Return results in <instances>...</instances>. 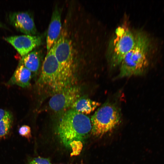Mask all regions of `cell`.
<instances>
[{"label":"cell","instance_id":"cell-4","mask_svg":"<svg viewBox=\"0 0 164 164\" xmlns=\"http://www.w3.org/2000/svg\"><path fill=\"white\" fill-rule=\"evenodd\" d=\"M39 83L55 93L67 87L54 53V44L47 52L42 64Z\"/></svg>","mask_w":164,"mask_h":164},{"label":"cell","instance_id":"cell-1","mask_svg":"<svg viewBox=\"0 0 164 164\" xmlns=\"http://www.w3.org/2000/svg\"><path fill=\"white\" fill-rule=\"evenodd\" d=\"M91 129L90 118L71 108L60 118L56 132L61 143L70 151L71 155L76 156L80 153L84 142Z\"/></svg>","mask_w":164,"mask_h":164},{"label":"cell","instance_id":"cell-8","mask_svg":"<svg viewBox=\"0 0 164 164\" xmlns=\"http://www.w3.org/2000/svg\"><path fill=\"white\" fill-rule=\"evenodd\" d=\"M10 23L18 30L26 34L36 36L37 31L31 15L27 12H16L9 14Z\"/></svg>","mask_w":164,"mask_h":164},{"label":"cell","instance_id":"cell-2","mask_svg":"<svg viewBox=\"0 0 164 164\" xmlns=\"http://www.w3.org/2000/svg\"><path fill=\"white\" fill-rule=\"evenodd\" d=\"M135 37L133 48L125 56L120 64L119 78L141 75L148 66L150 47L149 39L142 32L138 33Z\"/></svg>","mask_w":164,"mask_h":164},{"label":"cell","instance_id":"cell-13","mask_svg":"<svg viewBox=\"0 0 164 164\" xmlns=\"http://www.w3.org/2000/svg\"><path fill=\"white\" fill-rule=\"evenodd\" d=\"M19 63L23 65L32 73L36 74L40 67L39 53L36 51L30 52L22 57Z\"/></svg>","mask_w":164,"mask_h":164},{"label":"cell","instance_id":"cell-9","mask_svg":"<svg viewBox=\"0 0 164 164\" xmlns=\"http://www.w3.org/2000/svg\"><path fill=\"white\" fill-rule=\"evenodd\" d=\"M4 39L11 44L22 56L31 52L41 43V37L36 35L14 36L5 37Z\"/></svg>","mask_w":164,"mask_h":164},{"label":"cell","instance_id":"cell-18","mask_svg":"<svg viewBox=\"0 0 164 164\" xmlns=\"http://www.w3.org/2000/svg\"><path fill=\"white\" fill-rule=\"evenodd\" d=\"M2 26V25L1 24L0 22V26Z\"/></svg>","mask_w":164,"mask_h":164},{"label":"cell","instance_id":"cell-10","mask_svg":"<svg viewBox=\"0 0 164 164\" xmlns=\"http://www.w3.org/2000/svg\"><path fill=\"white\" fill-rule=\"evenodd\" d=\"M61 10L55 7L52 14L46 38L47 52L57 41L61 32Z\"/></svg>","mask_w":164,"mask_h":164},{"label":"cell","instance_id":"cell-16","mask_svg":"<svg viewBox=\"0 0 164 164\" xmlns=\"http://www.w3.org/2000/svg\"><path fill=\"white\" fill-rule=\"evenodd\" d=\"M28 164H51L47 159L38 157L33 159Z\"/></svg>","mask_w":164,"mask_h":164},{"label":"cell","instance_id":"cell-12","mask_svg":"<svg viewBox=\"0 0 164 164\" xmlns=\"http://www.w3.org/2000/svg\"><path fill=\"white\" fill-rule=\"evenodd\" d=\"M100 105V103L85 96L79 97L72 104L71 108L82 114H89Z\"/></svg>","mask_w":164,"mask_h":164},{"label":"cell","instance_id":"cell-3","mask_svg":"<svg viewBox=\"0 0 164 164\" xmlns=\"http://www.w3.org/2000/svg\"><path fill=\"white\" fill-rule=\"evenodd\" d=\"M121 117L120 110L116 104L109 102L104 104L91 117L92 134L97 137L102 136L116 126Z\"/></svg>","mask_w":164,"mask_h":164},{"label":"cell","instance_id":"cell-11","mask_svg":"<svg viewBox=\"0 0 164 164\" xmlns=\"http://www.w3.org/2000/svg\"><path fill=\"white\" fill-rule=\"evenodd\" d=\"M32 76V72L23 65L19 63L8 83L16 84L22 87H27L30 85Z\"/></svg>","mask_w":164,"mask_h":164},{"label":"cell","instance_id":"cell-6","mask_svg":"<svg viewBox=\"0 0 164 164\" xmlns=\"http://www.w3.org/2000/svg\"><path fill=\"white\" fill-rule=\"evenodd\" d=\"M135 42V37L130 29L122 27L117 29L112 49V66L120 65L125 56L133 48Z\"/></svg>","mask_w":164,"mask_h":164},{"label":"cell","instance_id":"cell-17","mask_svg":"<svg viewBox=\"0 0 164 164\" xmlns=\"http://www.w3.org/2000/svg\"><path fill=\"white\" fill-rule=\"evenodd\" d=\"M12 114L9 111L0 108V121L5 117Z\"/></svg>","mask_w":164,"mask_h":164},{"label":"cell","instance_id":"cell-14","mask_svg":"<svg viewBox=\"0 0 164 164\" xmlns=\"http://www.w3.org/2000/svg\"><path fill=\"white\" fill-rule=\"evenodd\" d=\"M12 121V114L5 117L0 121V137H3L9 133Z\"/></svg>","mask_w":164,"mask_h":164},{"label":"cell","instance_id":"cell-7","mask_svg":"<svg viewBox=\"0 0 164 164\" xmlns=\"http://www.w3.org/2000/svg\"><path fill=\"white\" fill-rule=\"evenodd\" d=\"M80 89L76 86H70L55 93L49 101V106L53 111L58 112L71 107L80 97Z\"/></svg>","mask_w":164,"mask_h":164},{"label":"cell","instance_id":"cell-15","mask_svg":"<svg viewBox=\"0 0 164 164\" xmlns=\"http://www.w3.org/2000/svg\"><path fill=\"white\" fill-rule=\"evenodd\" d=\"M19 132L20 135L29 139L31 137V128L27 125H23L19 128Z\"/></svg>","mask_w":164,"mask_h":164},{"label":"cell","instance_id":"cell-5","mask_svg":"<svg viewBox=\"0 0 164 164\" xmlns=\"http://www.w3.org/2000/svg\"><path fill=\"white\" fill-rule=\"evenodd\" d=\"M54 46L55 54L64 81L67 86H70L73 75V47L65 31H62Z\"/></svg>","mask_w":164,"mask_h":164}]
</instances>
